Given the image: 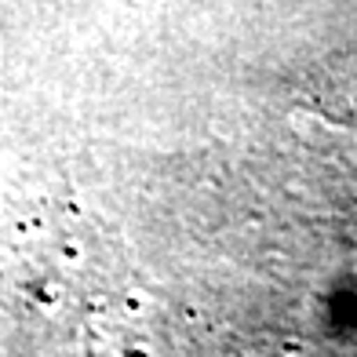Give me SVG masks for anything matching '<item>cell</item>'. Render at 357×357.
Listing matches in <instances>:
<instances>
[{"instance_id":"6da1fadb","label":"cell","mask_w":357,"mask_h":357,"mask_svg":"<svg viewBox=\"0 0 357 357\" xmlns=\"http://www.w3.org/2000/svg\"><path fill=\"white\" fill-rule=\"evenodd\" d=\"M310 99L324 121L357 135V47L328 59L310 84Z\"/></svg>"}]
</instances>
